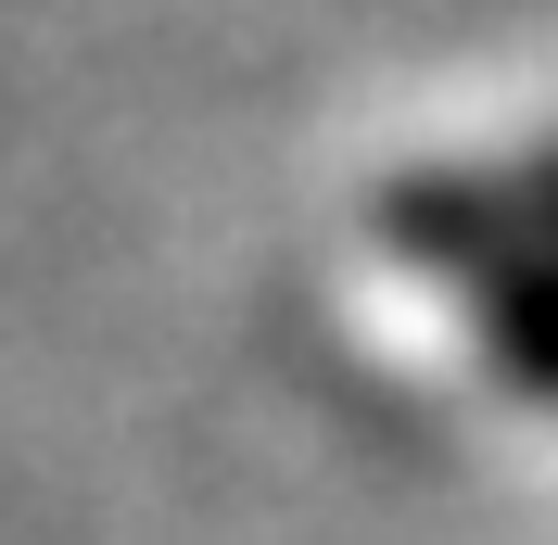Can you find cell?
<instances>
[{
  "label": "cell",
  "mask_w": 558,
  "mask_h": 545,
  "mask_svg": "<svg viewBox=\"0 0 558 545\" xmlns=\"http://www.w3.org/2000/svg\"><path fill=\"white\" fill-rule=\"evenodd\" d=\"M393 241L445 254V267H533L558 254V153L546 166H495V178H445V191H393Z\"/></svg>",
  "instance_id": "cell-1"
},
{
  "label": "cell",
  "mask_w": 558,
  "mask_h": 545,
  "mask_svg": "<svg viewBox=\"0 0 558 545\" xmlns=\"http://www.w3.org/2000/svg\"><path fill=\"white\" fill-rule=\"evenodd\" d=\"M470 292H483V355H495V380L558 407V254H533V267H483Z\"/></svg>",
  "instance_id": "cell-2"
}]
</instances>
